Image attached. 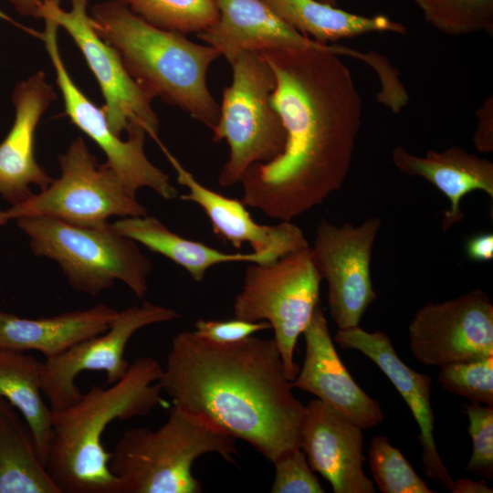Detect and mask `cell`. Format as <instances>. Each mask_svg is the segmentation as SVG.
Listing matches in <instances>:
<instances>
[{"label":"cell","mask_w":493,"mask_h":493,"mask_svg":"<svg viewBox=\"0 0 493 493\" xmlns=\"http://www.w3.org/2000/svg\"><path fill=\"white\" fill-rule=\"evenodd\" d=\"M259 53L275 75L270 103L287 138L278 157L246 170L241 201L270 218L291 221L340 190L349 173L362 99L339 55L351 56L352 49L328 45Z\"/></svg>","instance_id":"1"},{"label":"cell","mask_w":493,"mask_h":493,"mask_svg":"<svg viewBox=\"0 0 493 493\" xmlns=\"http://www.w3.org/2000/svg\"><path fill=\"white\" fill-rule=\"evenodd\" d=\"M158 383L173 405L247 442L272 463L300 448L306 406L292 393L273 338L221 344L180 332Z\"/></svg>","instance_id":"2"},{"label":"cell","mask_w":493,"mask_h":493,"mask_svg":"<svg viewBox=\"0 0 493 493\" xmlns=\"http://www.w3.org/2000/svg\"><path fill=\"white\" fill-rule=\"evenodd\" d=\"M162 372L157 360L139 357L110 387L92 386L77 403L52 412L46 467L61 493H119L103 433L116 419L145 416L163 404Z\"/></svg>","instance_id":"3"},{"label":"cell","mask_w":493,"mask_h":493,"mask_svg":"<svg viewBox=\"0 0 493 493\" xmlns=\"http://www.w3.org/2000/svg\"><path fill=\"white\" fill-rule=\"evenodd\" d=\"M91 13L95 31L119 52L138 83L207 128L215 127L219 106L207 88L206 72L221 56L217 49L155 27L118 0L98 3Z\"/></svg>","instance_id":"4"},{"label":"cell","mask_w":493,"mask_h":493,"mask_svg":"<svg viewBox=\"0 0 493 493\" xmlns=\"http://www.w3.org/2000/svg\"><path fill=\"white\" fill-rule=\"evenodd\" d=\"M216 453L235 463L236 439L175 405L158 429L125 430L110 453L109 467L119 493H200L193 472L201 456Z\"/></svg>","instance_id":"5"},{"label":"cell","mask_w":493,"mask_h":493,"mask_svg":"<svg viewBox=\"0 0 493 493\" xmlns=\"http://www.w3.org/2000/svg\"><path fill=\"white\" fill-rule=\"evenodd\" d=\"M16 224L32 252L55 260L75 290L97 296L119 280L144 299L152 262L110 224L86 226L49 216L21 217Z\"/></svg>","instance_id":"6"},{"label":"cell","mask_w":493,"mask_h":493,"mask_svg":"<svg viewBox=\"0 0 493 493\" xmlns=\"http://www.w3.org/2000/svg\"><path fill=\"white\" fill-rule=\"evenodd\" d=\"M233 70L229 87L223 90L219 118L213 129L215 142L226 140L229 156L218 184L237 183L252 164L278 157L286 143V131L270 103L275 75L259 52L240 51L228 61Z\"/></svg>","instance_id":"7"},{"label":"cell","mask_w":493,"mask_h":493,"mask_svg":"<svg viewBox=\"0 0 493 493\" xmlns=\"http://www.w3.org/2000/svg\"><path fill=\"white\" fill-rule=\"evenodd\" d=\"M321 279L309 246L271 263L247 266L233 304L235 318L269 323L290 381L299 372L296 344L319 305Z\"/></svg>","instance_id":"8"},{"label":"cell","mask_w":493,"mask_h":493,"mask_svg":"<svg viewBox=\"0 0 493 493\" xmlns=\"http://www.w3.org/2000/svg\"><path fill=\"white\" fill-rule=\"evenodd\" d=\"M60 176L37 194L5 210L8 220L49 216L79 226H99L111 216L147 215V210L106 163L100 164L79 137L58 157Z\"/></svg>","instance_id":"9"},{"label":"cell","mask_w":493,"mask_h":493,"mask_svg":"<svg viewBox=\"0 0 493 493\" xmlns=\"http://www.w3.org/2000/svg\"><path fill=\"white\" fill-rule=\"evenodd\" d=\"M88 1L71 0V10L65 11L60 0H47L41 18L55 20L81 51L104 97L102 110L113 132L121 137L135 124L157 142L159 120L152 107L155 97L131 76L119 52L97 34L86 10Z\"/></svg>","instance_id":"10"},{"label":"cell","mask_w":493,"mask_h":493,"mask_svg":"<svg viewBox=\"0 0 493 493\" xmlns=\"http://www.w3.org/2000/svg\"><path fill=\"white\" fill-rule=\"evenodd\" d=\"M178 317L179 313L171 308L143 301L140 306L118 311L104 332L47 358L42 364L41 390L51 411H62L81 398L83 393L76 380L83 372H103L107 384L121 380L131 364L124 352L133 334L148 325L172 321Z\"/></svg>","instance_id":"11"},{"label":"cell","mask_w":493,"mask_h":493,"mask_svg":"<svg viewBox=\"0 0 493 493\" xmlns=\"http://www.w3.org/2000/svg\"><path fill=\"white\" fill-rule=\"evenodd\" d=\"M44 20L45 30L37 36L44 41L55 68L65 111L70 121L100 148L106 155L107 165L131 193L136 194L140 188L147 187L164 199L175 198L177 190L171 184L169 176L153 165L145 154V130L139 125H131L126 131L128 138L125 141L113 132L102 108L90 101L68 74L58 49V23L50 17Z\"/></svg>","instance_id":"12"},{"label":"cell","mask_w":493,"mask_h":493,"mask_svg":"<svg viewBox=\"0 0 493 493\" xmlns=\"http://www.w3.org/2000/svg\"><path fill=\"white\" fill-rule=\"evenodd\" d=\"M382 220L372 216L358 226L322 219L316 229L314 261L328 285L330 314L338 330L358 327L376 299L371 277L373 245Z\"/></svg>","instance_id":"13"},{"label":"cell","mask_w":493,"mask_h":493,"mask_svg":"<svg viewBox=\"0 0 493 493\" xmlns=\"http://www.w3.org/2000/svg\"><path fill=\"white\" fill-rule=\"evenodd\" d=\"M409 348L426 366L493 356V304L479 288L421 307L408 327Z\"/></svg>","instance_id":"14"},{"label":"cell","mask_w":493,"mask_h":493,"mask_svg":"<svg viewBox=\"0 0 493 493\" xmlns=\"http://www.w3.org/2000/svg\"><path fill=\"white\" fill-rule=\"evenodd\" d=\"M302 334L305 357L291 381L292 387L314 394L363 430L380 424L384 414L379 402L367 394L346 369L320 304Z\"/></svg>","instance_id":"15"},{"label":"cell","mask_w":493,"mask_h":493,"mask_svg":"<svg viewBox=\"0 0 493 493\" xmlns=\"http://www.w3.org/2000/svg\"><path fill=\"white\" fill-rule=\"evenodd\" d=\"M340 412L319 399L306 405L300 448L310 468L320 473L335 493H374L363 471V434Z\"/></svg>","instance_id":"16"},{"label":"cell","mask_w":493,"mask_h":493,"mask_svg":"<svg viewBox=\"0 0 493 493\" xmlns=\"http://www.w3.org/2000/svg\"><path fill=\"white\" fill-rule=\"evenodd\" d=\"M335 341L342 349L356 350L372 360L391 381L408 405L418 427L425 475L438 480L451 492L455 480L436 448L435 414L431 405L432 379L406 365L398 356L389 336L382 330L368 332L354 327L338 330Z\"/></svg>","instance_id":"17"},{"label":"cell","mask_w":493,"mask_h":493,"mask_svg":"<svg viewBox=\"0 0 493 493\" xmlns=\"http://www.w3.org/2000/svg\"><path fill=\"white\" fill-rule=\"evenodd\" d=\"M157 143L175 170L178 183L189 191L182 194L181 199L198 205L208 216L214 233L235 248L240 249L244 243H248L253 252L271 263L309 246L303 231L291 221H281L274 226L256 223L242 201L226 197L200 184L160 140Z\"/></svg>","instance_id":"18"},{"label":"cell","mask_w":493,"mask_h":493,"mask_svg":"<svg viewBox=\"0 0 493 493\" xmlns=\"http://www.w3.org/2000/svg\"><path fill=\"white\" fill-rule=\"evenodd\" d=\"M56 98L42 71L19 82L14 89L15 121L0 143V194L12 205L33 194L30 184L42 190L53 180L36 161L35 133L42 115Z\"/></svg>","instance_id":"19"},{"label":"cell","mask_w":493,"mask_h":493,"mask_svg":"<svg viewBox=\"0 0 493 493\" xmlns=\"http://www.w3.org/2000/svg\"><path fill=\"white\" fill-rule=\"evenodd\" d=\"M219 11L215 24L197 34L227 61L240 51L261 52L281 48H322L300 34L262 0H215Z\"/></svg>","instance_id":"20"},{"label":"cell","mask_w":493,"mask_h":493,"mask_svg":"<svg viewBox=\"0 0 493 493\" xmlns=\"http://www.w3.org/2000/svg\"><path fill=\"white\" fill-rule=\"evenodd\" d=\"M392 161L401 173L425 179L448 198L450 206L442 220L444 231L464 218L461 202L467 194L478 190L493 198V163L459 146L443 152L429 150L425 156L397 146Z\"/></svg>","instance_id":"21"},{"label":"cell","mask_w":493,"mask_h":493,"mask_svg":"<svg viewBox=\"0 0 493 493\" xmlns=\"http://www.w3.org/2000/svg\"><path fill=\"white\" fill-rule=\"evenodd\" d=\"M117 314L118 310L103 303L40 319L0 311V350L36 351L51 358L104 332Z\"/></svg>","instance_id":"22"},{"label":"cell","mask_w":493,"mask_h":493,"mask_svg":"<svg viewBox=\"0 0 493 493\" xmlns=\"http://www.w3.org/2000/svg\"><path fill=\"white\" fill-rule=\"evenodd\" d=\"M120 234L169 258L184 267L194 281L204 279L215 265L231 262L267 264L263 256L252 253H225L204 243L178 236L153 216L123 217L112 225Z\"/></svg>","instance_id":"23"},{"label":"cell","mask_w":493,"mask_h":493,"mask_svg":"<svg viewBox=\"0 0 493 493\" xmlns=\"http://www.w3.org/2000/svg\"><path fill=\"white\" fill-rule=\"evenodd\" d=\"M284 22L320 44L372 32L405 34L406 27L389 17L353 14L320 0H262Z\"/></svg>","instance_id":"24"},{"label":"cell","mask_w":493,"mask_h":493,"mask_svg":"<svg viewBox=\"0 0 493 493\" xmlns=\"http://www.w3.org/2000/svg\"><path fill=\"white\" fill-rule=\"evenodd\" d=\"M0 493H61L20 414L0 397Z\"/></svg>","instance_id":"25"},{"label":"cell","mask_w":493,"mask_h":493,"mask_svg":"<svg viewBox=\"0 0 493 493\" xmlns=\"http://www.w3.org/2000/svg\"><path fill=\"white\" fill-rule=\"evenodd\" d=\"M42 364L25 352L0 350V397L23 417L46 466L53 413L41 390Z\"/></svg>","instance_id":"26"},{"label":"cell","mask_w":493,"mask_h":493,"mask_svg":"<svg viewBox=\"0 0 493 493\" xmlns=\"http://www.w3.org/2000/svg\"><path fill=\"white\" fill-rule=\"evenodd\" d=\"M148 24L167 31L200 33L219 18L215 0H118Z\"/></svg>","instance_id":"27"},{"label":"cell","mask_w":493,"mask_h":493,"mask_svg":"<svg viewBox=\"0 0 493 493\" xmlns=\"http://www.w3.org/2000/svg\"><path fill=\"white\" fill-rule=\"evenodd\" d=\"M424 20L452 36L493 35V0H414Z\"/></svg>","instance_id":"28"},{"label":"cell","mask_w":493,"mask_h":493,"mask_svg":"<svg viewBox=\"0 0 493 493\" xmlns=\"http://www.w3.org/2000/svg\"><path fill=\"white\" fill-rule=\"evenodd\" d=\"M369 465L373 480L383 493H434L402 452L386 436L371 440Z\"/></svg>","instance_id":"29"},{"label":"cell","mask_w":493,"mask_h":493,"mask_svg":"<svg viewBox=\"0 0 493 493\" xmlns=\"http://www.w3.org/2000/svg\"><path fill=\"white\" fill-rule=\"evenodd\" d=\"M437 379L451 393L493 405V356L440 366Z\"/></svg>","instance_id":"30"},{"label":"cell","mask_w":493,"mask_h":493,"mask_svg":"<svg viewBox=\"0 0 493 493\" xmlns=\"http://www.w3.org/2000/svg\"><path fill=\"white\" fill-rule=\"evenodd\" d=\"M473 451L465 467L468 472L493 477V405L471 403L464 405Z\"/></svg>","instance_id":"31"},{"label":"cell","mask_w":493,"mask_h":493,"mask_svg":"<svg viewBox=\"0 0 493 493\" xmlns=\"http://www.w3.org/2000/svg\"><path fill=\"white\" fill-rule=\"evenodd\" d=\"M275 477L272 493H323L324 489L301 448L281 455L273 462Z\"/></svg>","instance_id":"32"},{"label":"cell","mask_w":493,"mask_h":493,"mask_svg":"<svg viewBox=\"0 0 493 493\" xmlns=\"http://www.w3.org/2000/svg\"><path fill=\"white\" fill-rule=\"evenodd\" d=\"M194 332L206 341L227 344L242 341L255 333L270 329L267 321L233 320H198Z\"/></svg>","instance_id":"33"},{"label":"cell","mask_w":493,"mask_h":493,"mask_svg":"<svg viewBox=\"0 0 493 493\" xmlns=\"http://www.w3.org/2000/svg\"><path fill=\"white\" fill-rule=\"evenodd\" d=\"M478 125L474 134V145L479 152H493V99L488 98L477 110Z\"/></svg>","instance_id":"34"},{"label":"cell","mask_w":493,"mask_h":493,"mask_svg":"<svg viewBox=\"0 0 493 493\" xmlns=\"http://www.w3.org/2000/svg\"><path fill=\"white\" fill-rule=\"evenodd\" d=\"M466 254L475 262H488L493 259V234L481 233L470 237L466 244Z\"/></svg>","instance_id":"35"},{"label":"cell","mask_w":493,"mask_h":493,"mask_svg":"<svg viewBox=\"0 0 493 493\" xmlns=\"http://www.w3.org/2000/svg\"><path fill=\"white\" fill-rule=\"evenodd\" d=\"M452 493H492L486 480L475 481L471 478L462 477L455 481Z\"/></svg>","instance_id":"36"},{"label":"cell","mask_w":493,"mask_h":493,"mask_svg":"<svg viewBox=\"0 0 493 493\" xmlns=\"http://www.w3.org/2000/svg\"><path fill=\"white\" fill-rule=\"evenodd\" d=\"M22 16L41 18V9L47 0H8Z\"/></svg>","instance_id":"37"},{"label":"cell","mask_w":493,"mask_h":493,"mask_svg":"<svg viewBox=\"0 0 493 493\" xmlns=\"http://www.w3.org/2000/svg\"><path fill=\"white\" fill-rule=\"evenodd\" d=\"M5 211H0V226H3L8 222Z\"/></svg>","instance_id":"38"},{"label":"cell","mask_w":493,"mask_h":493,"mask_svg":"<svg viewBox=\"0 0 493 493\" xmlns=\"http://www.w3.org/2000/svg\"><path fill=\"white\" fill-rule=\"evenodd\" d=\"M320 1L328 5H333V6H336L337 5V0H320Z\"/></svg>","instance_id":"39"}]
</instances>
